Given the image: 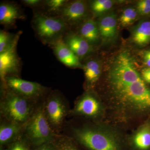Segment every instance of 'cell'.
Returning a JSON list of instances; mask_svg holds the SVG:
<instances>
[{"mask_svg":"<svg viewBox=\"0 0 150 150\" xmlns=\"http://www.w3.org/2000/svg\"><path fill=\"white\" fill-rule=\"evenodd\" d=\"M131 52L123 50L110 61L105 78V104L115 120L128 123L150 116V87Z\"/></svg>","mask_w":150,"mask_h":150,"instance_id":"6da1fadb","label":"cell"},{"mask_svg":"<svg viewBox=\"0 0 150 150\" xmlns=\"http://www.w3.org/2000/svg\"><path fill=\"white\" fill-rule=\"evenodd\" d=\"M72 132L73 140L86 150H129L127 141L112 126H84Z\"/></svg>","mask_w":150,"mask_h":150,"instance_id":"7a4b0ae2","label":"cell"},{"mask_svg":"<svg viewBox=\"0 0 150 150\" xmlns=\"http://www.w3.org/2000/svg\"><path fill=\"white\" fill-rule=\"evenodd\" d=\"M6 88L7 91L1 102V114L8 121L23 126L33 112L31 99Z\"/></svg>","mask_w":150,"mask_h":150,"instance_id":"3957f363","label":"cell"},{"mask_svg":"<svg viewBox=\"0 0 150 150\" xmlns=\"http://www.w3.org/2000/svg\"><path fill=\"white\" fill-rule=\"evenodd\" d=\"M25 125L26 136L25 139L31 148L53 142L56 138L54 130L46 118L44 106L35 110Z\"/></svg>","mask_w":150,"mask_h":150,"instance_id":"277c9868","label":"cell"},{"mask_svg":"<svg viewBox=\"0 0 150 150\" xmlns=\"http://www.w3.org/2000/svg\"><path fill=\"white\" fill-rule=\"evenodd\" d=\"M33 28L44 44L51 45L63 38L68 26L60 17L36 12L33 18Z\"/></svg>","mask_w":150,"mask_h":150,"instance_id":"5b68a950","label":"cell"},{"mask_svg":"<svg viewBox=\"0 0 150 150\" xmlns=\"http://www.w3.org/2000/svg\"><path fill=\"white\" fill-rule=\"evenodd\" d=\"M105 111L104 104L99 98L88 91L77 100L71 112L74 115L97 119L101 118Z\"/></svg>","mask_w":150,"mask_h":150,"instance_id":"8992f818","label":"cell"},{"mask_svg":"<svg viewBox=\"0 0 150 150\" xmlns=\"http://www.w3.org/2000/svg\"><path fill=\"white\" fill-rule=\"evenodd\" d=\"M21 34L18 33L10 46L0 53V76L4 84L7 76H15L19 71L21 62L17 54L16 46Z\"/></svg>","mask_w":150,"mask_h":150,"instance_id":"52a82bcc","label":"cell"},{"mask_svg":"<svg viewBox=\"0 0 150 150\" xmlns=\"http://www.w3.org/2000/svg\"><path fill=\"white\" fill-rule=\"evenodd\" d=\"M6 87L29 99H35L42 96L47 88L40 84L22 79L15 76L6 78Z\"/></svg>","mask_w":150,"mask_h":150,"instance_id":"ba28073f","label":"cell"},{"mask_svg":"<svg viewBox=\"0 0 150 150\" xmlns=\"http://www.w3.org/2000/svg\"><path fill=\"white\" fill-rule=\"evenodd\" d=\"M46 118L51 127L59 129L62 126L67 113V106L62 97L57 93L51 94L44 105Z\"/></svg>","mask_w":150,"mask_h":150,"instance_id":"9c48e42d","label":"cell"},{"mask_svg":"<svg viewBox=\"0 0 150 150\" xmlns=\"http://www.w3.org/2000/svg\"><path fill=\"white\" fill-rule=\"evenodd\" d=\"M88 13V8L85 2L75 1H68L57 16L61 18L69 27L84 20Z\"/></svg>","mask_w":150,"mask_h":150,"instance_id":"30bf717a","label":"cell"},{"mask_svg":"<svg viewBox=\"0 0 150 150\" xmlns=\"http://www.w3.org/2000/svg\"><path fill=\"white\" fill-rule=\"evenodd\" d=\"M129 150H150V121L139 126L127 141Z\"/></svg>","mask_w":150,"mask_h":150,"instance_id":"8fae6325","label":"cell"},{"mask_svg":"<svg viewBox=\"0 0 150 150\" xmlns=\"http://www.w3.org/2000/svg\"><path fill=\"white\" fill-rule=\"evenodd\" d=\"M55 55L60 62L67 67L82 68L83 65L80 59L61 39L51 45Z\"/></svg>","mask_w":150,"mask_h":150,"instance_id":"7c38bea8","label":"cell"},{"mask_svg":"<svg viewBox=\"0 0 150 150\" xmlns=\"http://www.w3.org/2000/svg\"><path fill=\"white\" fill-rule=\"evenodd\" d=\"M62 39L80 60L88 55L92 50L91 45L80 35L66 33Z\"/></svg>","mask_w":150,"mask_h":150,"instance_id":"4fadbf2b","label":"cell"},{"mask_svg":"<svg viewBox=\"0 0 150 150\" xmlns=\"http://www.w3.org/2000/svg\"><path fill=\"white\" fill-rule=\"evenodd\" d=\"M100 36L105 43L115 40L117 35V21L116 15L113 13L104 16L98 23Z\"/></svg>","mask_w":150,"mask_h":150,"instance_id":"5bb4252c","label":"cell"},{"mask_svg":"<svg viewBox=\"0 0 150 150\" xmlns=\"http://www.w3.org/2000/svg\"><path fill=\"white\" fill-rule=\"evenodd\" d=\"M23 125L7 121L0 126V145L8 146L20 137Z\"/></svg>","mask_w":150,"mask_h":150,"instance_id":"9a60e30c","label":"cell"},{"mask_svg":"<svg viewBox=\"0 0 150 150\" xmlns=\"http://www.w3.org/2000/svg\"><path fill=\"white\" fill-rule=\"evenodd\" d=\"M21 16L18 6L12 3H4L0 5V23L5 26L14 24Z\"/></svg>","mask_w":150,"mask_h":150,"instance_id":"2e32d148","label":"cell"},{"mask_svg":"<svg viewBox=\"0 0 150 150\" xmlns=\"http://www.w3.org/2000/svg\"><path fill=\"white\" fill-rule=\"evenodd\" d=\"M132 41L140 46H146L150 42V21L141 22L134 28L132 35Z\"/></svg>","mask_w":150,"mask_h":150,"instance_id":"e0dca14e","label":"cell"},{"mask_svg":"<svg viewBox=\"0 0 150 150\" xmlns=\"http://www.w3.org/2000/svg\"><path fill=\"white\" fill-rule=\"evenodd\" d=\"M80 35L91 45L97 43L100 37L98 23L92 19L86 21L81 26Z\"/></svg>","mask_w":150,"mask_h":150,"instance_id":"ac0fdd59","label":"cell"},{"mask_svg":"<svg viewBox=\"0 0 150 150\" xmlns=\"http://www.w3.org/2000/svg\"><path fill=\"white\" fill-rule=\"evenodd\" d=\"M83 65L85 76L87 83L92 86L98 81L101 74V67L99 62L91 59L86 62Z\"/></svg>","mask_w":150,"mask_h":150,"instance_id":"d6986e66","label":"cell"},{"mask_svg":"<svg viewBox=\"0 0 150 150\" xmlns=\"http://www.w3.org/2000/svg\"><path fill=\"white\" fill-rule=\"evenodd\" d=\"M54 142L56 150H81L74 140L67 137H56Z\"/></svg>","mask_w":150,"mask_h":150,"instance_id":"ffe728a7","label":"cell"},{"mask_svg":"<svg viewBox=\"0 0 150 150\" xmlns=\"http://www.w3.org/2000/svg\"><path fill=\"white\" fill-rule=\"evenodd\" d=\"M137 9L129 7L123 11L119 18L120 24L123 27H127L133 24L138 16Z\"/></svg>","mask_w":150,"mask_h":150,"instance_id":"44dd1931","label":"cell"},{"mask_svg":"<svg viewBox=\"0 0 150 150\" xmlns=\"http://www.w3.org/2000/svg\"><path fill=\"white\" fill-rule=\"evenodd\" d=\"M113 5V1L110 0H96L92 2L91 8L95 14H100L109 11Z\"/></svg>","mask_w":150,"mask_h":150,"instance_id":"7402d4cb","label":"cell"},{"mask_svg":"<svg viewBox=\"0 0 150 150\" xmlns=\"http://www.w3.org/2000/svg\"><path fill=\"white\" fill-rule=\"evenodd\" d=\"M68 1L66 0H50L45 1L44 4L48 13L58 15Z\"/></svg>","mask_w":150,"mask_h":150,"instance_id":"603a6c76","label":"cell"},{"mask_svg":"<svg viewBox=\"0 0 150 150\" xmlns=\"http://www.w3.org/2000/svg\"><path fill=\"white\" fill-rule=\"evenodd\" d=\"M16 36V35H15ZM15 36L5 30L0 31V53L5 51L13 42Z\"/></svg>","mask_w":150,"mask_h":150,"instance_id":"cb8c5ba5","label":"cell"},{"mask_svg":"<svg viewBox=\"0 0 150 150\" xmlns=\"http://www.w3.org/2000/svg\"><path fill=\"white\" fill-rule=\"evenodd\" d=\"M31 149L26 140L20 137L8 146L6 150H31Z\"/></svg>","mask_w":150,"mask_h":150,"instance_id":"d4e9b609","label":"cell"},{"mask_svg":"<svg viewBox=\"0 0 150 150\" xmlns=\"http://www.w3.org/2000/svg\"><path fill=\"white\" fill-rule=\"evenodd\" d=\"M138 13L142 16L150 14V0H142L138 2L137 6Z\"/></svg>","mask_w":150,"mask_h":150,"instance_id":"484cf974","label":"cell"},{"mask_svg":"<svg viewBox=\"0 0 150 150\" xmlns=\"http://www.w3.org/2000/svg\"><path fill=\"white\" fill-rule=\"evenodd\" d=\"M31 148V150H56L54 142H48L35 147Z\"/></svg>","mask_w":150,"mask_h":150,"instance_id":"4316f807","label":"cell"},{"mask_svg":"<svg viewBox=\"0 0 150 150\" xmlns=\"http://www.w3.org/2000/svg\"><path fill=\"white\" fill-rule=\"evenodd\" d=\"M143 80L148 85H150V68L145 67L140 72Z\"/></svg>","mask_w":150,"mask_h":150,"instance_id":"83f0119b","label":"cell"},{"mask_svg":"<svg viewBox=\"0 0 150 150\" xmlns=\"http://www.w3.org/2000/svg\"><path fill=\"white\" fill-rule=\"evenodd\" d=\"M22 2L28 6L35 8L42 5V4H43L44 1L40 0H23Z\"/></svg>","mask_w":150,"mask_h":150,"instance_id":"f1b7e54d","label":"cell"},{"mask_svg":"<svg viewBox=\"0 0 150 150\" xmlns=\"http://www.w3.org/2000/svg\"><path fill=\"white\" fill-rule=\"evenodd\" d=\"M143 61L147 67L150 68V50H146L143 54Z\"/></svg>","mask_w":150,"mask_h":150,"instance_id":"f546056e","label":"cell"},{"mask_svg":"<svg viewBox=\"0 0 150 150\" xmlns=\"http://www.w3.org/2000/svg\"><path fill=\"white\" fill-rule=\"evenodd\" d=\"M0 150H6V149H5L4 147L3 146H0Z\"/></svg>","mask_w":150,"mask_h":150,"instance_id":"4dcf8cb0","label":"cell"}]
</instances>
